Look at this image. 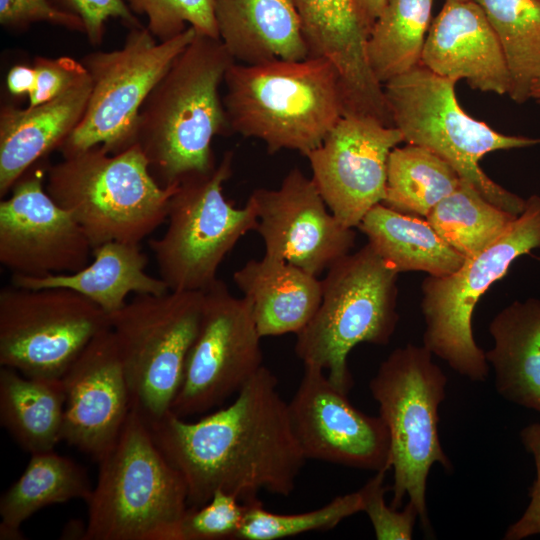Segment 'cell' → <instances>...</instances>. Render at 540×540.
<instances>
[{
  "label": "cell",
  "mask_w": 540,
  "mask_h": 540,
  "mask_svg": "<svg viewBox=\"0 0 540 540\" xmlns=\"http://www.w3.org/2000/svg\"><path fill=\"white\" fill-rule=\"evenodd\" d=\"M38 163L0 202V263L13 274L45 277L74 273L89 263L92 246L72 215L43 185Z\"/></svg>",
  "instance_id": "15"
},
{
  "label": "cell",
  "mask_w": 540,
  "mask_h": 540,
  "mask_svg": "<svg viewBox=\"0 0 540 540\" xmlns=\"http://www.w3.org/2000/svg\"><path fill=\"white\" fill-rule=\"evenodd\" d=\"M540 248V197L526 200L524 211L492 245L467 258L455 272L428 275L422 282L423 345L451 369L472 381L489 375L485 352L476 344L472 315L481 296L501 279L518 257Z\"/></svg>",
  "instance_id": "10"
},
{
  "label": "cell",
  "mask_w": 540,
  "mask_h": 540,
  "mask_svg": "<svg viewBox=\"0 0 540 540\" xmlns=\"http://www.w3.org/2000/svg\"><path fill=\"white\" fill-rule=\"evenodd\" d=\"M462 178L444 159L413 144L395 147L388 159L385 206L408 215L425 217Z\"/></svg>",
  "instance_id": "30"
},
{
  "label": "cell",
  "mask_w": 540,
  "mask_h": 540,
  "mask_svg": "<svg viewBox=\"0 0 540 540\" xmlns=\"http://www.w3.org/2000/svg\"><path fill=\"white\" fill-rule=\"evenodd\" d=\"M61 379L62 440L98 461L117 441L132 406L110 326L90 341Z\"/></svg>",
  "instance_id": "19"
},
{
  "label": "cell",
  "mask_w": 540,
  "mask_h": 540,
  "mask_svg": "<svg viewBox=\"0 0 540 540\" xmlns=\"http://www.w3.org/2000/svg\"><path fill=\"white\" fill-rule=\"evenodd\" d=\"M520 438L534 458L536 477L529 492L530 502L522 516L507 528L503 537L505 540H522L540 535V422L524 427Z\"/></svg>",
  "instance_id": "40"
},
{
  "label": "cell",
  "mask_w": 540,
  "mask_h": 540,
  "mask_svg": "<svg viewBox=\"0 0 540 540\" xmlns=\"http://www.w3.org/2000/svg\"><path fill=\"white\" fill-rule=\"evenodd\" d=\"M248 504L223 490L216 491L204 505L188 507L180 526L181 540L235 539Z\"/></svg>",
  "instance_id": "35"
},
{
  "label": "cell",
  "mask_w": 540,
  "mask_h": 540,
  "mask_svg": "<svg viewBox=\"0 0 540 540\" xmlns=\"http://www.w3.org/2000/svg\"><path fill=\"white\" fill-rule=\"evenodd\" d=\"M531 99L540 104V76L535 80L531 88Z\"/></svg>",
  "instance_id": "43"
},
{
  "label": "cell",
  "mask_w": 540,
  "mask_h": 540,
  "mask_svg": "<svg viewBox=\"0 0 540 540\" xmlns=\"http://www.w3.org/2000/svg\"><path fill=\"white\" fill-rule=\"evenodd\" d=\"M500 42L510 76L509 97L522 104L540 76V0H474Z\"/></svg>",
  "instance_id": "31"
},
{
  "label": "cell",
  "mask_w": 540,
  "mask_h": 540,
  "mask_svg": "<svg viewBox=\"0 0 540 540\" xmlns=\"http://www.w3.org/2000/svg\"><path fill=\"white\" fill-rule=\"evenodd\" d=\"M358 228L366 235L368 244L398 273L423 271L445 276L458 270L466 260L427 220L397 212L382 203L366 213Z\"/></svg>",
  "instance_id": "26"
},
{
  "label": "cell",
  "mask_w": 540,
  "mask_h": 540,
  "mask_svg": "<svg viewBox=\"0 0 540 540\" xmlns=\"http://www.w3.org/2000/svg\"><path fill=\"white\" fill-rule=\"evenodd\" d=\"M457 1H467V0H457Z\"/></svg>",
  "instance_id": "44"
},
{
  "label": "cell",
  "mask_w": 540,
  "mask_h": 540,
  "mask_svg": "<svg viewBox=\"0 0 540 540\" xmlns=\"http://www.w3.org/2000/svg\"><path fill=\"white\" fill-rule=\"evenodd\" d=\"M131 11L145 16L147 29L158 40L171 39L188 27L219 39L216 0H126Z\"/></svg>",
  "instance_id": "34"
},
{
  "label": "cell",
  "mask_w": 540,
  "mask_h": 540,
  "mask_svg": "<svg viewBox=\"0 0 540 540\" xmlns=\"http://www.w3.org/2000/svg\"><path fill=\"white\" fill-rule=\"evenodd\" d=\"M65 391L61 378L28 377L0 368V421L30 454L54 450L62 441Z\"/></svg>",
  "instance_id": "27"
},
{
  "label": "cell",
  "mask_w": 540,
  "mask_h": 540,
  "mask_svg": "<svg viewBox=\"0 0 540 540\" xmlns=\"http://www.w3.org/2000/svg\"><path fill=\"white\" fill-rule=\"evenodd\" d=\"M288 410L306 459L375 472L391 468L390 434L383 419L354 407L323 369L304 365Z\"/></svg>",
  "instance_id": "16"
},
{
  "label": "cell",
  "mask_w": 540,
  "mask_h": 540,
  "mask_svg": "<svg viewBox=\"0 0 540 540\" xmlns=\"http://www.w3.org/2000/svg\"><path fill=\"white\" fill-rule=\"evenodd\" d=\"M91 490L86 472L72 459L54 450L31 454L0 498V539H22L21 525L38 510L73 499L86 502Z\"/></svg>",
  "instance_id": "28"
},
{
  "label": "cell",
  "mask_w": 540,
  "mask_h": 540,
  "mask_svg": "<svg viewBox=\"0 0 540 540\" xmlns=\"http://www.w3.org/2000/svg\"><path fill=\"white\" fill-rule=\"evenodd\" d=\"M387 471H378L360 489L363 496V511L372 524L378 540H410L418 517L417 510L408 501L402 511L388 506L385 493L389 490L384 485Z\"/></svg>",
  "instance_id": "36"
},
{
  "label": "cell",
  "mask_w": 540,
  "mask_h": 540,
  "mask_svg": "<svg viewBox=\"0 0 540 540\" xmlns=\"http://www.w3.org/2000/svg\"><path fill=\"white\" fill-rule=\"evenodd\" d=\"M403 142L395 126L358 115H343L307 157L312 180L331 213L345 226L358 227L386 194L388 159Z\"/></svg>",
  "instance_id": "17"
},
{
  "label": "cell",
  "mask_w": 540,
  "mask_h": 540,
  "mask_svg": "<svg viewBox=\"0 0 540 540\" xmlns=\"http://www.w3.org/2000/svg\"><path fill=\"white\" fill-rule=\"evenodd\" d=\"M447 377L423 345L396 348L369 382L391 441V506L401 507L405 496L417 510L421 526L430 529L426 484L431 467L447 471L452 464L439 438V406L445 398Z\"/></svg>",
  "instance_id": "8"
},
{
  "label": "cell",
  "mask_w": 540,
  "mask_h": 540,
  "mask_svg": "<svg viewBox=\"0 0 540 540\" xmlns=\"http://www.w3.org/2000/svg\"><path fill=\"white\" fill-rule=\"evenodd\" d=\"M93 261L74 273L45 277L12 275L11 284L27 289L66 288L76 291L108 315L121 309L129 294L162 295L167 284L145 271L148 260L140 244L119 241L92 249Z\"/></svg>",
  "instance_id": "24"
},
{
  "label": "cell",
  "mask_w": 540,
  "mask_h": 540,
  "mask_svg": "<svg viewBox=\"0 0 540 540\" xmlns=\"http://www.w3.org/2000/svg\"><path fill=\"white\" fill-rule=\"evenodd\" d=\"M421 64L433 73L465 79L481 92L508 94L510 76L498 37L474 0H446L429 27Z\"/></svg>",
  "instance_id": "20"
},
{
  "label": "cell",
  "mask_w": 540,
  "mask_h": 540,
  "mask_svg": "<svg viewBox=\"0 0 540 540\" xmlns=\"http://www.w3.org/2000/svg\"><path fill=\"white\" fill-rule=\"evenodd\" d=\"M233 281L252 305L261 337L296 335L317 312L322 282L300 267L265 254L233 274Z\"/></svg>",
  "instance_id": "23"
},
{
  "label": "cell",
  "mask_w": 540,
  "mask_h": 540,
  "mask_svg": "<svg viewBox=\"0 0 540 540\" xmlns=\"http://www.w3.org/2000/svg\"><path fill=\"white\" fill-rule=\"evenodd\" d=\"M518 216L489 202L462 179L458 188L429 212L426 220L445 242L467 259L497 241Z\"/></svg>",
  "instance_id": "32"
},
{
  "label": "cell",
  "mask_w": 540,
  "mask_h": 540,
  "mask_svg": "<svg viewBox=\"0 0 540 540\" xmlns=\"http://www.w3.org/2000/svg\"><path fill=\"white\" fill-rule=\"evenodd\" d=\"M261 338L250 300L217 279L203 291L199 331L170 411L185 419L238 393L263 366Z\"/></svg>",
  "instance_id": "14"
},
{
  "label": "cell",
  "mask_w": 540,
  "mask_h": 540,
  "mask_svg": "<svg viewBox=\"0 0 540 540\" xmlns=\"http://www.w3.org/2000/svg\"><path fill=\"white\" fill-rule=\"evenodd\" d=\"M456 83L420 64L383 84L393 126L403 142L432 151L489 202L520 215L526 200L489 178L480 161L490 152L529 147L540 139L506 135L474 119L460 106Z\"/></svg>",
  "instance_id": "7"
},
{
  "label": "cell",
  "mask_w": 540,
  "mask_h": 540,
  "mask_svg": "<svg viewBox=\"0 0 540 540\" xmlns=\"http://www.w3.org/2000/svg\"><path fill=\"white\" fill-rule=\"evenodd\" d=\"M109 315L66 288L0 291V365L35 378H61Z\"/></svg>",
  "instance_id": "13"
},
{
  "label": "cell",
  "mask_w": 540,
  "mask_h": 540,
  "mask_svg": "<svg viewBox=\"0 0 540 540\" xmlns=\"http://www.w3.org/2000/svg\"><path fill=\"white\" fill-rule=\"evenodd\" d=\"M233 152L213 170L182 180L170 198L164 234L149 240L159 277L170 291H205L242 236L258 227L250 199L235 207L223 193L232 175Z\"/></svg>",
  "instance_id": "9"
},
{
  "label": "cell",
  "mask_w": 540,
  "mask_h": 540,
  "mask_svg": "<svg viewBox=\"0 0 540 540\" xmlns=\"http://www.w3.org/2000/svg\"><path fill=\"white\" fill-rule=\"evenodd\" d=\"M229 130L261 140L270 154L306 156L344 115L338 73L326 59L234 62L224 79Z\"/></svg>",
  "instance_id": "3"
},
{
  "label": "cell",
  "mask_w": 540,
  "mask_h": 540,
  "mask_svg": "<svg viewBox=\"0 0 540 540\" xmlns=\"http://www.w3.org/2000/svg\"><path fill=\"white\" fill-rule=\"evenodd\" d=\"M234 62L220 39L196 31L145 100L135 144L161 186L215 168L212 140L229 130L219 89Z\"/></svg>",
  "instance_id": "2"
},
{
  "label": "cell",
  "mask_w": 540,
  "mask_h": 540,
  "mask_svg": "<svg viewBox=\"0 0 540 540\" xmlns=\"http://www.w3.org/2000/svg\"><path fill=\"white\" fill-rule=\"evenodd\" d=\"M146 421L156 446L184 479L191 508L218 490L246 504L262 491L287 497L307 460L278 379L264 365L228 406L197 421L172 411Z\"/></svg>",
  "instance_id": "1"
},
{
  "label": "cell",
  "mask_w": 540,
  "mask_h": 540,
  "mask_svg": "<svg viewBox=\"0 0 540 540\" xmlns=\"http://www.w3.org/2000/svg\"><path fill=\"white\" fill-rule=\"evenodd\" d=\"M178 184L161 186L137 144L116 154L100 146L47 167L46 191L82 228L92 249L149 236L167 219Z\"/></svg>",
  "instance_id": "5"
},
{
  "label": "cell",
  "mask_w": 540,
  "mask_h": 540,
  "mask_svg": "<svg viewBox=\"0 0 540 540\" xmlns=\"http://www.w3.org/2000/svg\"><path fill=\"white\" fill-rule=\"evenodd\" d=\"M36 73L34 66L17 64L10 68L6 76L9 93L16 97L29 96L35 87Z\"/></svg>",
  "instance_id": "41"
},
{
  "label": "cell",
  "mask_w": 540,
  "mask_h": 540,
  "mask_svg": "<svg viewBox=\"0 0 540 540\" xmlns=\"http://www.w3.org/2000/svg\"><path fill=\"white\" fill-rule=\"evenodd\" d=\"M485 357L506 400L540 413V300L515 301L491 321Z\"/></svg>",
  "instance_id": "25"
},
{
  "label": "cell",
  "mask_w": 540,
  "mask_h": 540,
  "mask_svg": "<svg viewBox=\"0 0 540 540\" xmlns=\"http://www.w3.org/2000/svg\"><path fill=\"white\" fill-rule=\"evenodd\" d=\"M203 291L136 294L109 314L131 404L148 421L171 410L200 327Z\"/></svg>",
  "instance_id": "11"
},
{
  "label": "cell",
  "mask_w": 540,
  "mask_h": 540,
  "mask_svg": "<svg viewBox=\"0 0 540 540\" xmlns=\"http://www.w3.org/2000/svg\"><path fill=\"white\" fill-rule=\"evenodd\" d=\"M249 199L265 254L319 276L355 245V231L329 210L312 178L292 168L278 189H255Z\"/></svg>",
  "instance_id": "18"
},
{
  "label": "cell",
  "mask_w": 540,
  "mask_h": 540,
  "mask_svg": "<svg viewBox=\"0 0 540 540\" xmlns=\"http://www.w3.org/2000/svg\"><path fill=\"white\" fill-rule=\"evenodd\" d=\"M97 462L84 540H181L186 484L135 406L115 444Z\"/></svg>",
  "instance_id": "4"
},
{
  "label": "cell",
  "mask_w": 540,
  "mask_h": 540,
  "mask_svg": "<svg viewBox=\"0 0 540 540\" xmlns=\"http://www.w3.org/2000/svg\"><path fill=\"white\" fill-rule=\"evenodd\" d=\"M195 34L188 26L158 41L140 26L129 29L121 48L86 55L81 62L91 79V94L82 120L58 149L62 156L96 146L116 154L133 146L145 100Z\"/></svg>",
  "instance_id": "12"
},
{
  "label": "cell",
  "mask_w": 540,
  "mask_h": 540,
  "mask_svg": "<svg viewBox=\"0 0 540 540\" xmlns=\"http://www.w3.org/2000/svg\"><path fill=\"white\" fill-rule=\"evenodd\" d=\"M354 2L369 34L373 24L381 14L386 0H354Z\"/></svg>",
  "instance_id": "42"
},
{
  "label": "cell",
  "mask_w": 540,
  "mask_h": 540,
  "mask_svg": "<svg viewBox=\"0 0 540 540\" xmlns=\"http://www.w3.org/2000/svg\"><path fill=\"white\" fill-rule=\"evenodd\" d=\"M219 39L236 63L309 57L293 0H216Z\"/></svg>",
  "instance_id": "22"
},
{
  "label": "cell",
  "mask_w": 540,
  "mask_h": 540,
  "mask_svg": "<svg viewBox=\"0 0 540 540\" xmlns=\"http://www.w3.org/2000/svg\"><path fill=\"white\" fill-rule=\"evenodd\" d=\"M326 271L321 303L296 335L294 351L304 365L326 370L348 393L354 384L347 363L351 350L361 343L386 345L394 334L399 273L368 243Z\"/></svg>",
  "instance_id": "6"
},
{
  "label": "cell",
  "mask_w": 540,
  "mask_h": 540,
  "mask_svg": "<svg viewBox=\"0 0 540 540\" xmlns=\"http://www.w3.org/2000/svg\"><path fill=\"white\" fill-rule=\"evenodd\" d=\"M45 22L84 33L82 20L59 8L53 0H0V23L9 29Z\"/></svg>",
  "instance_id": "39"
},
{
  "label": "cell",
  "mask_w": 540,
  "mask_h": 540,
  "mask_svg": "<svg viewBox=\"0 0 540 540\" xmlns=\"http://www.w3.org/2000/svg\"><path fill=\"white\" fill-rule=\"evenodd\" d=\"M33 66L36 80L34 90L28 96V106H38L55 99L87 75L83 63L69 56H38Z\"/></svg>",
  "instance_id": "38"
},
{
  "label": "cell",
  "mask_w": 540,
  "mask_h": 540,
  "mask_svg": "<svg viewBox=\"0 0 540 540\" xmlns=\"http://www.w3.org/2000/svg\"><path fill=\"white\" fill-rule=\"evenodd\" d=\"M62 10L79 17L92 45L102 43L105 23L118 19L129 29L143 26L124 0H53Z\"/></svg>",
  "instance_id": "37"
},
{
  "label": "cell",
  "mask_w": 540,
  "mask_h": 540,
  "mask_svg": "<svg viewBox=\"0 0 540 540\" xmlns=\"http://www.w3.org/2000/svg\"><path fill=\"white\" fill-rule=\"evenodd\" d=\"M363 511V496L358 491L340 495L324 506L297 514L267 511L259 500L248 503L238 540H277L310 531L335 528L345 518Z\"/></svg>",
  "instance_id": "33"
},
{
  "label": "cell",
  "mask_w": 540,
  "mask_h": 540,
  "mask_svg": "<svg viewBox=\"0 0 540 540\" xmlns=\"http://www.w3.org/2000/svg\"><path fill=\"white\" fill-rule=\"evenodd\" d=\"M92 83L87 75L55 99L38 106L0 110V197L48 153L59 149L86 111Z\"/></svg>",
  "instance_id": "21"
},
{
  "label": "cell",
  "mask_w": 540,
  "mask_h": 540,
  "mask_svg": "<svg viewBox=\"0 0 540 540\" xmlns=\"http://www.w3.org/2000/svg\"><path fill=\"white\" fill-rule=\"evenodd\" d=\"M432 6L433 0H386L367 40L370 67L382 85L421 64Z\"/></svg>",
  "instance_id": "29"
}]
</instances>
